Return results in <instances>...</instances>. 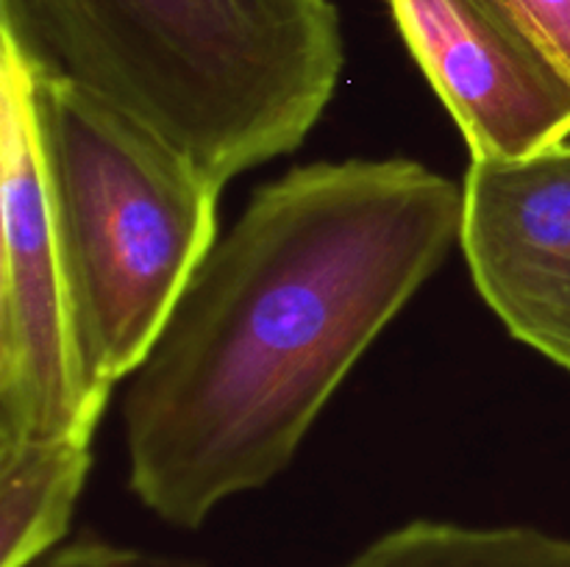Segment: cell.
Wrapping results in <instances>:
<instances>
[{
  "label": "cell",
  "mask_w": 570,
  "mask_h": 567,
  "mask_svg": "<svg viewBox=\"0 0 570 567\" xmlns=\"http://www.w3.org/2000/svg\"><path fill=\"white\" fill-rule=\"evenodd\" d=\"M462 200L412 159L315 161L256 189L131 376L122 426L139 504L195 531L282 476L460 242Z\"/></svg>",
  "instance_id": "6da1fadb"
},
{
  "label": "cell",
  "mask_w": 570,
  "mask_h": 567,
  "mask_svg": "<svg viewBox=\"0 0 570 567\" xmlns=\"http://www.w3.org/2000/svg\"><path fill=\"white\" fill-rule=\"evenodd\" d=\"M0 33L220 187L304 145L345 61L332 0H0Z\"/></svg>",
  "instance_id": "7a4b0ae2"
},
{
  "label": "cell",
  "mask_w": 570,
  "mask_h": 567,
  "mask_svg": "<svg viewBox=\"0 0 570 567\" xmlns=\"http://www.w3.org/2000/svg\"><path fill=\"white\" fill-rule=\"evenodd\" d=\"M26 61L78 350L109 400L217 242L223 187L115 106Z\"/></svg>",
  "instance_id": "3957f363"
},
{
  "label": "cell",
  "mask_w": 570,
  "mask_h": 567,
  "mask_svg": "<svg viewBox=\"0 0 570 567\" xmlns=\"http://www.w3.org/2000/svg\"><path fill=\"white\" fill-rule=\"evenodd\" d=\"M0 439H92L89 384L39 156L31 67L0 37Z\"/></svg>",
  "instance_id": "277c9868"
},
{
  "label": "cell",
  "mask_w": 570,
  "mask_h": 567,
  "mask_svg": "<svg viewBox=\"0 0 570 567\" xmlns=\"http://www.w3.org/2000/svg\"><path fill=\"white\" fill-rule=\"evenodd\" d=\"M471 159L570 142V72L501 0H387Z\"/></svg>",
  "instance_id": "5b68a950"
},
{
  "label": "cell",
  "mask_w": 570,
  "mask_h": 567,
  "mask_svg": "<svg viewBox=\"0 0 570 567\" xmlns=\"http://www.w3.org/2000/svg\"><path fill=\"white\" fill-rule=\"evenodd\" d=\"M460 245L507 331L570 370V142L527 159H471Z\"/></svg>",
  "instance_id": "8992f818"
},
{
  "label": "cell",
  "mask_w": 570,
  "mask_h": 567,
  "mask_svg": "<svg viewBox=\"0 0 570 567\" xmlns=\"http://www.w3.org/2000/svg\"><path fill=\"white\" fill-rule=\"evenodd\" d=\"M92 470V439H0V567H28L67 543Z\"/></svg>",
  "instance_id": "52a82bcc"
},
{
  "label": "cell",
  "mask_w": 570,
  "mask_h": 567,
  "mask_svg": "<svg viewBox=\"0 0 570 567\" xmlns=\"http://www.w3.org/2000/svg\"><path fill=\"white\" fill-rule=\"evenodd\" d=\"M337 567H570V537L421 517L390 528Z\"/></svg>",
  "instance_id": "ba28073f"
},
{
  "label": "cell",
  "mask_w": 570,
  "mask_h": 567,
  "mask_svg": "<svg viewBox=\"0 0 570 567\" xmlns=\"http://www.w3.org/2000/svg\"><path fill=\"white\" fill-rule=\"evenodd\" d=\"M28 567H206L193 556L159 554V550L128 548L98 537H78L39 556Z\"/></svg>",
  "instance_id": "9c48e42d"
},
{
  "label": "cell",
  "mask_w": 570,
  "mask_h": 567,
  "mask_svg": "<svg viewBox=\"0 0 570 567\" xmlns=\"http://www.w3.org/2000/svg\"><path fill=\"white\" fill-rule=\"evenodd\" d=\"M570 72V0H501Z\"/></svg>",
  "instance_id": "30bf717a"
}]
</instances>
